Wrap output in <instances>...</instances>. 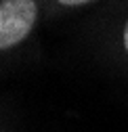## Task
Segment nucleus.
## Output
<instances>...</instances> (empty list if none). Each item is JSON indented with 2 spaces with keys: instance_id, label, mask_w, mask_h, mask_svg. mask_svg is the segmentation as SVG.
Segmentation results:
<instances>
[{
  "instance_id": "f257e3e1",
  "label": "nucleus",
  "mask_w": 128,
  "mask_h": 132,
  "mask_svg": "<svg viewBox=\"0 0 128 132\" xmlns=\"http://www.w3.org/2000/svg\"><path fill=\"white\" fill-rule=\"evenodd\" d=\"M40 17V0H0V51L6 53L29 38Z\"/></svg>"
},
{
  "instance_id": "f03ea898",
  "label": "nucleus",
  "mask_w": 128,
  "mask_h": 132,
  "mask_svg": "<svg viewBox=\"0 0 128 132\" xmlns=\"http://www.w3.org/2000/svg\"><path fill=\"white\" fill-rule=\"evenodd\" d=\"M49 2L57 11H71V9H82V6L94 4V2H99V0H49Z\"/></svg>"
},
{
  "instance_id": "7ed1b4c3",
  "label": "nucleus",
  "mask_w": 128,
  "mask_h": 132,
  "mask_svg": "<svg viewBox=\"0 0 128 132\" xmlns=\"http://www.w3.org/2000/svg\"><path fill=\"white\" fill-rule=\"evenodd\" d=\"M122 46H124V51L128 55V17L124 21V27H122Z\"/></svg>"
}]
</instances>
